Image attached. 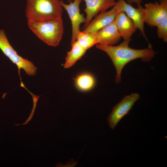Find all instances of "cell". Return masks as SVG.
Listing matches in <instances>:
<instances>
[{
  "instance_id": "6da1fadb",
  "label": "cell",
  "mask_w": 167,
  "mask_h": 167,
  "mask_svg": "<svg viewBox=\"0 0 167 167\" xmlns=\"http://www.w3.org/2000/svg\"><path fill=\"white\" fill-rule=\"evenodd\" d=\"M131 40H124L119 45L108 46L97 44L96 47L104 51L109 56L114 66L116 71L115 81L117 84L121 81V73L125 66L130 61L140 58L143 62L150 61L155 55L154 50L149 46L142 49L130 48L128 45Z\"/></svg>"
},
{
  "instance_id": "7a4b0ae2",
  "label": "cell",
  "mask_w": 167,
  "mask_h": 167,
  "mask_svg": "<svg viewBox=\"0 0 167 167\" xmlns=\"http://www.w3.org/2000/svg\"><path fill=\"white\" fill-rule=\"evenodd\" d=\"M59 0H27V20L45 21L62 18L63 11Z\"/></svg>"
},
{
  "instance_id": "3957f363",
  "label": "cell",
  "mask_w": 167,
  "mask_h": 167,
  "mask_svg": "<svg viewBox=\"0 0 167 167\" xmlns=\"http://www.w3.org/2000/svg\"><path fill=\"white\" fill-rule=\"evenodd\" d=\"M27 24L36 36L48 45L56 47L59 44L64 31L62 18L45 21L28 20Z\"/></svg>"
},
{
  "instance_id": "277c9868",
  "label": "cell",
  "mask_w": 167,
  "mask_h": 167,
  "mask_svg": "<svg viewBox=\"0 0 167 167\" xmlns=\"http://www.w3.org/2000/svg\"><path fill=\"white\" fill-rule=\"evenodd\" d=\"M0 49L11 61L17 66L21 82L20 70L23 69L29 76H34L37 67L31 61L19 55L10 43L4 31L0 29Z\"/></svg>"
},
{
  "instance_id": "5b68a950",
  "label": "cell",
  "mask_w": 167,
  "mask_h": 167,
  "mask_svg": "<svg viewBox=\"0 0 167 167\" xmlns=\"http://www.w3.org/2000/svg\"><path fill=\"white\" fill-rule=\"evenodd\" d=\"M139 98L137 93L125 96L113 108L107 119L109 127L113 130L120 121L128 113L133 105Z\"/></svg>"
},
{
  "instance_id": "8992f818",
  "label": "cell",
  "mask_w": 167,
  "mask_h": 167,
  "mask_svg": "<svg viewBox=\"0 0 167 167\" xmlns=\"http://www.w3.org/2000/svg\"><path fill=\"white\" fill-rule=\"evenodd\" d=\"M159 2H149L145 5L144 22L152 27H156L167 18V0H158Z\"/></svg>"
},
{
  "instance_id": "52a82bcc",
  "label": "cell",
  "mask_w": 167,
  "mask_h": 167,
  "mask_svg": "<svg viewBox=\"0 0 167 167\" xmlns=\"http://www.w3.org/2000/svg\"><path fill=\"white\" fill-rule=\"evenodd\" d=\"M114 6L118 12H124L133 21L144 38L147 40L144 29L145 15L144 8L141 5L135 8L126 2L125 0H118Z\"/></svg>"
},
{
  "instance_id": "ba28073f",
  "label": "cell",
  "mask_w": 167,
  "mask_h": 167,
  "mask_svg": "<svg viewBox=\"0 0 167 167\" xmlns=\"http://www.w3.org/2000/svg\"><path fill=\"white\" fill-rule=\"evenodd\" d=\"M83 0H74L69 4H66L60 0L63 8L66 11L71 19L72 32L71 40V45L76 41L77 37L80 32V26L86 21L83 14L80 13L79 6Z\"/></svg>"
},
{
  "instance_id": "9c48e42d",
  "label": "cell",
  "mask_w": 167,
  "mask_h": 167,
  "mask_svg": "<svg viewBox=\"0 0 167 167\" xmlns=\"http://www.w3.org/2000/svg\"><path fill=\"white\" fill-rule=\"evenodd\" d=\"M118 12L114 6L109 11H101L82 31L85 32H97L113 22Z\"/></svg>"
},
{
  "instance_id": "30bf717a",
  "label": "cell",
  "mask_w": 167,
  "mask_h": 167,
  "mask_svg": "<svg viewBox=\"0 0 167 167\" xmlns=\"http://www.w3.org/2000/svg\"><path fill=\"white\" fill-rule=\"evenodd\" d=\"M86 4L84 12L86 14V21L84 28L86 27L92 18L101 11L113 7L117 2L115 0H83Z\"/></svg>"
},
{
  "instance_id": "8fae6325",
  "label": "cell",
  "mask_w": 167,
  "mask_h": 167,
  "mask_svg": "<svg viewBox=\"0 0 167 167\" xmlns=\"http://www.w3.org/2000/svg\"><path fill=\"white\" fill-rule=\"evenodd\" d=\"M96 33L97 44L101 45L113 46L117 43L121 38L114 20Z\"/></svg>"
},
{
  "instance_id": "7c38bea8",
  "label": "cell",
  "mask_w": 167,
  "mask_h": 167,
  "mask_svg": "<svg viewBox=\"0 0 167 167\" xmlns=\"http://www.w3.org/2000/svg\"><path fill=\"white\" fill-rule=\"evenodd\" d=\"M117 28L124 40H131L137 28L132 20L123 12H119L114 20Z\"/></svg>"
},
{
  "instance_id": "4fadbf2b",
  "label": "cell",
  "mask_w": 167,
  "mask_h": 167,
  "mask_svg": "<svg viewBox=\"0 0 167 167\" xmlns=\"http://www.w3.org/2000/svg\"><path fill=\"white\" fill-rule=\"evenodd\" d=\"M74 82L77 89L86 92L93 88L96 84V80L92 74L85 72L77 75L74 78Z\"/></svg>"
},
{
  "instance_id": "5bb4252c",
  "label": "cell",
  "mask_w": 167,
  "mask_h": 167,
  "mask_svg": "<svg viewBox=\"0 0 167 167\" xmlns=\"http://www.w3.org/2000/svg\"><path fill=\"white\" fill-rule=\"evenodd\" d=\"M71 49L68 52L65 58L64 65L65 68L71 67L85 53L87 50L82 47L76 41L71 45Z\"/></svg>"
},
{
  "instance_id": "9a60e30c",
  "label": "cell",
  "mask_w": 167,
  "mask_h": 167,
  "mask_svg": "<svg viewBox=\"0 0 167 167\" xmlns=\"http://www.w3.org/2000/svg\"><path fill=\"white\" fill-rule=\"evenodd\" d=\"M76 41L86 50L98 44L96 32L80 31L77 36Z\"/></svg>"
},
{
  "instance_id": "2e32d148",
  "label": "cell",
  "mask_w": 167,
  "mask_h": 167,
  "mask_svg": "<svg viewBox=\"0 0 167 167\" xmlns=\"http://www.w3.org/2000/svg\"><path fill=\"white\" fill-rule=\"evenodd\" d=\"M158 36L163 40L165 42L167 41V18L159 24L157 26Z\"/></svg>"
},
{
  "instance_id": "e0dca14e",
  "label": "cell",
  "mask_w": 167,
  "mask_h": 167,
  "mask_svg": "<svg viewBox=\"0 0 167 167\" xmlns=\"http://www.w3.org/2000/svg\"><path fill=\"white\" fill-rule=\"evenodd\" d=\"M32 95V100L33 102V106L31 113L30 114L29 116L28 119L25 121V122L21 124H14L16 126H19L22 125H26L28 124L29 121H30L32 119L34 113L35 109H36L37 103L39 97L40 96L36 95L34 94L33 93L30 92L29 91H28Z\"/></svg>"
},
{
  "instance_id": "ac0fdd59",
  "label": "cell",
  "mask_w": 167,
  "mask_h": 167,
  "mask_svg": "<svg viewBox=\"0 0 167 167\" xmlns=\"http://www.w3.org/2000/svg\"><path fill=\"white\" fill-rule=\"evenodd\" d=\"M127 2L130 4L134 3L138 6L141 5V3L142 2V0H127Z\"/></svg>"
},
{
  "instance_id": "d6986e66",
  "label": "cell",
  "mask_w": 167,
  "mask_h": 167,
  "mask_svg": "<svg viewBox=\"0 0 167 167\" xmlns=\"http://www.w3.org/2000/svg\"><path fill=\"white\" fill-rule=\"evenodd\" d=\"M68 1H70V0H68Z\"/></svg>"
}]
</instances>
